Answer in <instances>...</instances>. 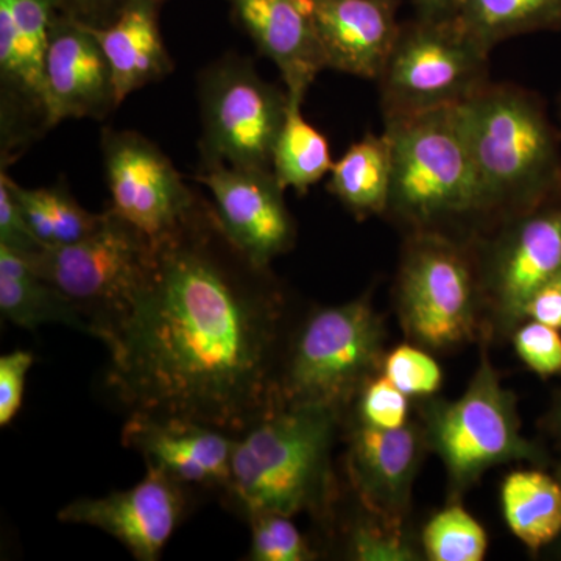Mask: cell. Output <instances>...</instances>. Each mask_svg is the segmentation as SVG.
I'll return each mask as SVG.
<instances>
[{
    "mask_svg": "<svg viewBox=\"0 0 561 561\" xmlns=\"http://www.w3.org/2000/svg\"><path fill=\"white\" fill-rule=\"evenodd\" d=\"M236 435L172 416L131 413L122 430V443L139 453L147 467L157 468L191 494L216 491L224 497L231 476Z\"/></svg>",
    "mask_w": 561,
    "mask_h": 561,
    "instance_id": "2e32d148",
    "label": "cell"
},
{
    "mask_svg": "<svg viewBox=\"0 0 561 561\" xmlns=\"http://www.w3.org/2000/svg\"><path fill=\"white\" fill-rule=\"evenodd\" d=\"M131 2L150 3V5L158 7L161 2H164V0H128L127 3ZM127 3H125V5H127Z\"/></svg>",
    "mask_w": 561,
    "mask_h": 561,
    "instance_id": "ab89813d",
    "label": "cell"
},
{
    "mask_svg": "<svg viewBox=\"0 0 561 561\" xmlns=\"http://www.w3.org/2000/svg\"><path fill=\"white\" fill-rule=\"evenodd\" d=\"M232 14L262 55L275 62L290 101L306 92L324 66L309 0H228Z\"/></svg>",
    "mask_w": 561,
    "mask_h": 561,
    "instance_id": "d6986e66",
    "label": "cell"
},
{
    "mask_svg": "<svg viewBox=\"0 0 561 561\" xmlns=\"http://www.w3.org/2000/svg\"><path fill=\"white\" fill-rule=\"evenodd\" d=\"M420 545L431 561H482L489 538L482 524L456 501L426 523Z\"/></svg>",
    "mask_w": 561,
    "mask_h": 561,
    "instance_id": "83f0119b",
    "label": "cell"
},
{
    "mask_svg": "<svg viewBox=\"0 0 561 561\" xmlns=\"http://www.w3.org/2000/svg\"><path fill=\"white\" fill-rule=\"evenodd\" d=\"M394 306L405 337L431 353L485 337V309L471 243L438 232L408 234Z\"/></svg>",
    "mask_w": 561,
    "mask_h": 561,
    "instance_id": "52a82bcc",
    "label": "cell"
},
{
    "mask_svg": "<svg viewBox=\"0 0 561 561\" xmlns=\"http://www.w3.org/2000/svg\"><path fill=\"white\" fill-rule=\"evenodd\" d=\"M302 102L290 101L286 121L273 149L272 171L284 190L306 194L331 173L334 161L330 144L302 117Z\"/></svg>",
    "mask_w": 561,
    "mask_h": 561,
    "instance_id": "484cf974",
    "label": "cell"
},
{
    "mask_svg": "<svg viewBox=\"0 0 561 561\" xmlns=\"http://www.w3.org/2000/svg\"><path fill=\"white\" fill-rule=\"evenodd\" d=\"M35 356L31 351L16 350L0 357V426H9L24 400L25 381Z\"/></svg>",
    "mask_w": 561,
    "mask_h": 561,
    "instance_id": "e575fe53",
    "label": "cell"
},
{
    "mask_svg": "<svg viewBox=\"0 0 561 561\" xmlns=\"http://www.w3.org/2000/svg\"><path fill=\"white\" fill-rule=\"evenodd\" d=\"M157 9L150 3L131 2L111 24H88L108 60L117 105L172 70L171 55L158 27Z\"/></svg>",
    "mask_w": 561,
    "mask_h": 561,
    "instance_id": "44dd1931",
    "label": "cell"
},
{
    "mask_svg": "<svg viewBox=\"0 0 561 561\" xmlns=\"http://www.w3.org/2000/svg\"><path fill=\"white\" fill-rule=\"evenodd\" d=\"M0 312L22 330L62 324L92 335L91 324L76 302L33 271L24 256L3 245H0Z\"/></svg>",
    "mask_w": 561,
    "mask_h": 561,
    "instance_id": "7402d4cb",
    "label": "cell"
},
{
    "mask_svg": "<svg viewBox=\"0 0 561 561\" xmlns=\"http://www.w3.org/2000/svg\"><path fill=\"white\" fill-rule=\"evenodd\" d=\"M153 256V242L113 208L79 242L24 256L33 271L76 302L101 339L131 300Z\"/></svg>",
    "mask_w": 561,
    "mask_h": 561,
    "instance_id": "9c48e42d",
    "label": "cell"
},
{
    "mask_svg": "<svg viewBox=\"0 0 561 561\" xmlns=\"http://www.w3.org/2000/svg\"><path fill=\"white\" fill-rule=\"evenodd\" d=\"M548 427L561 448V390L557 391L552 402L551 412L548 415Z\"/></svg>",
    "mask_w": 561,
    "mask_h": 561,
    "instance_id": "f35d334b",
    "label": "cell"
},
{
    "mask_svg": "<svg viewBox=\"0 0 561 561\" xmlns=\"http://www.w3.org/2000/svg\"><path fill=\"white\" fill-rule=\"evenodd\" d=\"M192 494L157 468L147 467L133 489L80 497L58 512L61 523L95 527L122 542L139 561H157L190 511Z\"/></svg>",
    "mask_w": 561,
    "mask_h": 561,
    "instance_id": "5bb4252c",
    "label": "cell"
},
{
    "mask_svg": "<svg viewBox=\"0 0 561 561\" xmlns=\"http://www.w3.org/2000/svg\"><path fill=\"white\" fill-rule=\"evenodd\" d=\"M345 413L320 405L275 408L236 435L224 501L249 518L309 512L328 518L334 505L332 446Z\"/></svg>",
    "mask_w": 561,
    "mask_h": 561,
    "instance_id": "7a4b0ae2",
    "label": "cell"
},
{
    "mask_svg": "<svg viewBox=\"0 0 561 561\" xmlns=\"http://www.w3.org/2000/svg\"><path fill=\"white\" fill-rule=\"evenodd\" d=\"M345 552L357 561H415L420 560L419 546L402 527L373 516L354 519L346 529Z\"/></svg>",
    "mask_w": 561,
    "mask_h": 561,
    "instance_id": "f546056e",
    "label": "cell"
},
{
    "mask_svg": "<svg viewBox=\"0 0 561 561\" xmlns=\"http://www.w3.org/2000/svg\"><path fill=\"white\" fill-rule=\"evenodd\" d=\"M490 51L454 18L416 16L401 24L378 79L383 119L453 108L467 102L490 83Z\"/></svg>",
    "mask_w": 561,
    "mask_h": 561,
    "instance_id": "ba28073f",
    "label": "cell"
},
{
    "mask_svg": "<svg viewBox=\"0 0 561 561\" xmlns=\"http://www.w3.org/2000/svg\"><path fill=\"white\" fill-rule=\"evenodd\" d=\"M454 20L491 50L513 36L560 31L561 0H459Z\"/></svg>",
    "mask_w": 561,
    "mask_h": 561,
    "instance_id": "d4e9b609",
    "label": "cell"
},
{
    "mask_svg": "<svg viewBox=\"0 0 561 561\" xmlns=\"http://www.w3.org/2000/svg\"><path fill=\"white\" fill-rule=\"evenodd\" d=\"M557 476H559V478L561 479V463L559 467V472H557ZM559 541L561 542V537L559 538ZM560 551H561V545H560Z\"/></svg>",
    "mask_w": 561,
    "mask_h": 561,
    "instance_id": "60d3db41",
    "label": "cell"
},
{
    "mask_svg": "<svg viewBox=\"0 0 561 561\" xmlns=\"http://www.w3.org/2000/svg\"><path fill=\"white\" fill-rule=\"evenodd\" d=\"M44 127L66 119H102L116 108L113 76L88 24L57 11L47 46Z\"/></svg>",
    "mask_w": 561,
    "mask_h": 561,
    "instance_id": "e0dca14e",
    "label": "cell"
},
{
    "mask_svg": "<svg viewBox=\"0 0 561 561\" xmlns=\"http://www.w3.org/2000/svg\"><path fill=\"white\" fill-rule=\"evenodd\" d=\"M128 0H57L58 11L84 24L103 27L119 16Z\"/></svg>",
    "mask_w": 561,
    "mask_h": 561,
    "instance_id": "8d00e7d4",
    "label": "cell"
},
{
    "mask_svg": "<svg viewBox=\"0 0 561 561\" xmlns=\"http://www.w3.org/2000/svg\"><path fill=\"white\" fill-rule=\"evenodd\" d=\"M501 507L508 529L530 552L561 537V479L542 467L505 476Z\"/></svg>",
    "mask_w": 561,
    "mask_h": 561,
    "instance_id": "603a6c76",
    "label": "cell"
},
{
    "mask_svg": "<svg viewBox=\"0 0 561 561\" xmlns=\"http://www.w3.org/2000/svg\"><path fill=\"white\" fill-rule=\"evenodd\" d=\"M328 190L359 219L386 216L391 191V149L386 133H367L335 161Z\"/></svg>",
    "mask_w": 561,
    "mask_h": 561,
    "instance_id": "cb8c5ba5",
    "label": "cell"
},
{
    "mask_svg": "<svg viewBox=\"0 0 561 561\" xmlns=\"http://www.w3.org/2000/svg\"><path fill=\"white\" fill-rule=\"evenodd\" d=\"M327 69L378 80L400 35V0H309Z\"/></svg>",
    "mask_w": 561,
    "mask_h": 561,
    "instance_id": "ac0fdd59",
    "label": "cell"
},
{
    "mask_svg": "<svg viewBox=\"0 0 561 561\" xmlns=\"http://www.w3.org/2000/svg\"><path fill=\"white\" fill-rule=\"evenodd\" d=\"M386 327L370 297L313 309L291 332L280 357L275 408L346 409L382 371Z\"/></svg>",
    "mask_w": 561,
    "mask_h": 561,
    "instance_id": "5b68a950",
    "label": "cell"
},
{
    "mask_svg": "<svg viewBox=\"0 0 561 561\" xmlns=\"http://www.w3.org/2000/svg\"><path fill=\"white\" fill-rule=\"evenodd\" d=\"M519 359L542 379L561 375V334L540 321L526 320L512 332Z\"/></svg>",
    "mask_w": 561,
    "mask_h": 561,
    "instance_id": "d6a6232c",
    "label": "cell"
},
{
    "mask_svg": "<svg viewBox=\"0 0 561 561\" xmlns=\"http://www.w3.org/2000/svg\"><path fill=\"white\" fill-rule=\"evenodd\" d=\"M57 0H0V73L44 119L47 46Z\"/></svg>",
    "mask_w": 561,
    "mask_h": 561,
    "instance_id": "ffe728a7",
    "label": "cell"
},
{
    "mask_svg": "<svg viewBox=\"0 0 561 561\" xmlns=\"http://www.w3.org/2000/svg\"><path fill=\"white\" fill-rule=\"evenodd\" d=\"M540 321L561 331V272L531 295L524 309V321Z\"/></svg>",
    "mask_w": 561,
    "mask_h": 561,
    "instance_id": "d590c367",
    "label": "cell"
},
{
    "mask_svg": "<svg viewBox=\"0 0 561 561\" xmlns=\"http://www.w3.org/2000/svg\"><path fill=\"white\" fill-rule=\"evenodd\" d=\"M103 158L110 208L151 242L179 230L201 208L171 160L139 133L105 131Z\"/></svg>",
    "mask_w": 561,
    "mask_h": 561,
    "instance_id": "7c38bea8",
    "label": "cell"
},
{
    "mask_svg": "<svg viewBox=\"0 0 561 561\" xmlns=\"http://www.w3.org/2000/svg\"><path fill=\"white\" fill-rule=\"evenodd\" d=\"M485 309V339L511 337L542 284L561 272V194L515 214L471 243Z\"/></svg>",
    "mask_w": 561,
    "mask_h": 561,
    "instance_id": "30bf717a",
    "label": "cell"
},
{
    "mask_svg": "<svg viewBox=\"0 0 561 561\" xmlns=\"http://www.w3.org/2000/svg\"><path fill=\"white\" fill-rule=\"evenodd\" d=\"M415 7L416 16L443 20L454 18L459 0H411Z\"/></svg>",
    "mask_w": 561,
    "mask_h": 561,
    "instance_id": "74e56055",
    "label": "cell"
},
{
    "mask_svg": "<svg viewBox=\"0 0 561 561\" xmlns=\"http://www.w3.org/2000/svg\"><path fill=\"white\" fill-rule=\"evenodd\" d=\"M382 375L412 400H427L437 394L443 371L431 351L415 343H404L386 354Z\"/></svg>",
    "mask_w": 561,
    "mask_h": 561,
    "instance_id": "4dcf8cb0",
    "label": "cell"
},
{
    "mask_svg": "<svg viewBox=\"0 0 561 561\" xmlns=\"http://www.w3.org/2000/svg\"><path fill=\"white\" fill-rule=\"evenodd\" d=\"M459 113L481 186L486 232L561 194V133L537 95L489 83L460 103Z\"/></svg>",
    "mask_w": 561,
    "mask_h": 561,
    "instance_id": "277c9868",
    "label": "cell"
},
{
    "mask_svg": "<svg viewBox=\"0 0 561 561\" xmlns=\"http://www.w3.org/2000/svg\"><path fill=\"white\" fill-rule=\"evenodd\" d=\"M0 245L16 251L21 256H32L44 249L22 214L5 171L0 175Z\"/></svg>",
    "mask_w": 561,
    "mask_h": 561,
    "instance_id": "836d02e7",
    "label": "cell"
},
{
    "mask_svg": "<svg viewBox=\"0 0 561 561\" xmlns=\"http://www.w3.org/2000/svg\"><path fill=\"white\" fill-rule=\"evenodd\" d=\"M420 423L427 449L445 467L454 502L497 465L545 467L549 461L537 443L524 437L516 397L502 386L486 351L460 398L423 400Z\"/></svg>",
    "mask_w": 561,
    "mask_h": 561,
    "instance_id": "8992f818",
    "label": "cell"
},
{
    "mask_svg": "<svg viewBox=\"0 0 561 561\" xmlns=\"http://www.w3.org/2000/svg\"><path fill=\"white\" fill-rule=\"evenodd\" d=\"M294 516L262 512L247 518L251 541L247 560L311 561L319 557L308 538L295 526Z\"/></svg>",
    "mask_w": 561,
    "mask_h": 561,
    "instance_id": "f1b7e54d",
    "label": "cell"
},
{
    "mask_svg": "<svg viewBox=\"0 0 561 561\" xmlns=\"http://www.w3.org/2000/svg\"><path fill=\"white\" fill-rule=\"evenodd\" d=\"M203 165L271 169L289 94L267 83L249 60L227 57L201 81Z\"/></svg>",
    "mask_w": 561,
    "mask_h": 561,
    "instance_id": "8fae6325",
    "label": "cell"
},
{
    "mask_svg": "<svg viewBox=\"0 0 561 561\" xmlns=\"http://www.w3.org/2000/svg\"><path fill=\"white\" fill-rule=\"evenodd\" d=\"M391 149L386 216L408 234L438 232L472 243L489 230L459 105L383 119Z\"/></svg>",
    "mask_w": 561,
    "mask_h": 561,
    "instance_id": "3957f363",
    "label": "cell"
},
{
    "mask_svg": "<svg viewBox=\"0 0 561 561\" xmlns=\"http://www.w3.org/2000/svg\"><path fill=\"white\" fill-rule=\"evenodd\" d=\"M411 401L412 398L402 393L381 371L365 383L351 404V421L367 424L376 430H401L411 423Z\"/></svg>",
    "mask_w": 561,
    "mask_h": 561,
    "instance_id": "1f68e13d",
    "label": "cell"
},
{
    "mask_svg": "<svg viewBox=\"0 0 561 561\" xmlns=\"http://www.w3.org/2000/svg\"><path fill=\"white\" fill-rule=\"evenodd\" d=\"M427 449L421 423L383 431L351 421L348 470L351 486L365 511L393 527H404L413 483Z\"/></svg>",
    "mask_w": 561,
    "mask_h": 561,
    "instance_id": "9a60e30c",
    "label": "cell"
},
{
    "mask_svg": "<svg viewBox=\"0 0 561 561\" xmlns=\"http://www.w3.org/2000/svg\"><path fill=\"white\" fill-rule=\"evenodd\" d=\"M9 183L33 234L44 247L79 242L101 225L102 214L81 208L66 187L28 190L14 183L10 176Z\"/></svg>",
    "mask_w": 561,
    "mask_h": 561,
    "instance_id": "4316f807",
    "label": "cell"
},
{
    "mask_svg": "<svg viewBox=\"0 0 561 561\" xmlns=\"http://www.w3.org/2000/svg\"><path fill=\"white\" fill-rule=\"evenodd\" d=\"M214 198V213L224 234L243 257L268 268L291 250L297 239L284 187L271 169L203 165L197 176Z\"/></svg>",
    "mask_w": 561,
    "mask_h": 561,
    "instance_id": "4fadbf2b",
    "label": "cell"
},
{
    "mask_svg": "<svg viewBox=\"0 0 561 561\" xmlns=\"http://www.w3.org/2000/svg\"><path fill=\"white\" fill-rule=\"evenodd\" d=\"M286 301L268 268L243 257L213 206L153 242L127 308L101 342L122 408L241 434L275 409Z\"/></svg>",
    "mask_w": 561,
    "mask_h": 561,
    "instance_id": "6da1fadb",
    "label": "cell"
}]
</instances>
